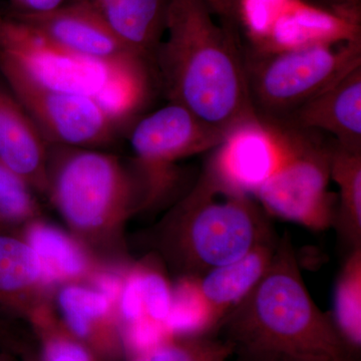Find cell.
<instances>
[{
    "label": "cell",
    "instance_id": "6da1fadb",
    "mask_svg": "<svg viewBox=\"0 0 361 361\" xmlns=\"http://www.w3.org/2000/svg\"><path fill=\"white\" fill-rule=\"evenodd\" d=\"M212 14L204 0H171L153 66L171 104L228 133L257 115L237 28Z\"/></svg>",
    "mask_w": 361,
    "mask_h": 361
},
{
    "label": "cell",
    "instance_id": "7a4b0ae2",
    "mask_svg": "<svg viewBox=\"0 0 361 361\" xmlns=\"http://www.w3.org/2000/svg\"><path fill=\"white\" fill-rule=\"evenodd\" d=\"M219 332L235 351H273L307 361H361L329 313L316 305L287 234L280 237L265 274L226 317Z\"/></svg>",
    "mask_w": 361,
    "mask_h": 361
},
{
    "label": "cell",
    "instance_id": "3957f363",
    "mask_svg": "<svg viewBox=\"0 0 361 361\" xmlns=\"http://www.w3.org/2000/svg\"><path fill=\"white\" fill-rule=\"evenodd\" d=\"M45 196L73 236L104 262H126L128 221L142 211V192L134 172L118 157L71 148L49 156Z\"/></svg>",
    "mask_w": 361,
    "mask_h": 361
},
{
    "label": "cell",
    "instance_id": "277c9868",
    "mask_svg": "<svg viewBox=\"0 0 361 361\" xmlns=\"http://www.w3.org/2000/svg\"><path fill=\"white\" fill-rule=\"evenodd\" d=\"M276 237L251 197L218 194L200 176L157 226L153 243L178 276H201Z\"/></svg>",
    "mask_w": 361,
    "mask_h": 361
},
{
    "label": "cell",
    "instance_id": "5b68a950",
    "mask_svg": "<svg viewBox=\"0 0 361 361\" xmlns=\"http://www.w3.org/2000/svg\"><path fill=\"white\" fill-rule=\"evenodd\" d=\"M0 65L49 89L92 97L120 125L146 104L154 68L148 61L111 66L82 58L11 11H0Z\"/></svg>",
    "mask_w": 361,
    "mask_h": 361
},
{
    "label": "cell",
    "instance_id": "8992f818",
    "mask_svg": "<svg viewBox=\"0 0 361 361\" xmlns=\"http://www.w3.org/2000/svg\"><path fill=\"white\" fill-rule=\"evenodd\" d=\"M276 54L245 52L256 115L284 121L361 66V40Z\"/></svg>",
    "mask_w": 361,
    "mask_h": 361
},
{
    "label": "cell",
    "instance_id": "52a82bcc",
    "mask_svg": "<svg viewBox=\"0 0 361 361\" xmlns=\"http://www.w3.org/2000/svg\"><path fill=\"white\" fill-rule=\"evenodd\" d=\"M227 134L171 103L137 123L130 145L141 188L142 211L154 208L172 195L179 182L178 161L212 151Z\"/></svg>",
    "mask_w": 361,
    "mask_h": 361
},
{
    "label": "cell",
    "instance_id": "ba28073f",
    "mask_svg": "<svg viewBox=\"0 0 361 361\" xmlns=\"http://www.w3.org/2000/svg\"><path fill=\"white\" fill-rule=\"evenodd\" d=\"M323 135L299 127L290 157L254 195L268 216L290 221L311 231L334 227L337 196L329 190L332 140Z\"/></svg>",
    "mask_w": 361,
    "mask_h": 361
},
{
    "label": "cell",
    "instance_id": "9c48e42d",
    "mask_svg": "<svg viewBox=\"0 0 361 361\" xmlns=\"http://www.w3.org/2000/svg\"><path fill=\"white\" fill-rule=\"evenodd\" d=\"M298 133L287 121L257 116L228 132L200 176L218 194L251 197L290 157Z\"/></svg>",
    "mask_w": 361,
    "mask_h": 361
},
{
    "label": "cell",
    "instance_id": "30bf717a",
    "mask_svg": "<svg viewBox=\"0 0 361 361\" xmlns=\"http://www.w3.org/2000/svg\"><path fill=\"white\" fill-rule=\"evenodd\" d=\"M0 73L47 142L94 148L111 142L121 126L92 97L49 89L11 66L0 65Z\"/></svg>",
    "mask_w": 361,
    "mask_h": 361
},
{
    "label": "cell",
    "instance_id": "8fae6325",
    "mask_svg": "<svg viewBox=\"0 0 361 361\" xmlns=\"http://www.w3.org/2000/svg\"><path fill=\"white\" fill-rule=\"evenodd\" d=\"M11 11L54 44L82 58L111 66L149 61L132 51L103 18L82 4L66 2L42 13Z\"/></svg>",
    "mask_w": 361,
    "mask_h": 361
},
{
    "label": "cell",
    "instance_id": "7c38bea8",
    "mask_svg": "<svg viewBox=\"0 0 361 361\" xmlns=\"http://www.w3.org/2000/svg\"><path fill=\"white\" fill-rule=\"evenodd\" d=\"M56 287L18 231H0V310L28 323L54 307Z\"/></svg>",
    "mask_w": 361,
    "mask_h": 361
},
{
    "label": "cell",
    "instance_id": "4fadbf2b",
    "mask_svg": "<svg viewBox=\"0 0 361 361\" xmlns=\"http://www.w3.org/2000/svg\"><path fill=\"white\" fill-rule=\"evenodd\" d=\"M54 307L66 327L97 361H125L122 327L115 304L87 283L56 287Z\"/></svg>",
    "mask_w": 361,
    "mask_h": 361
},
{
    "label": "cell",
    "instance_id": "5bb4252c",
    "mask_svg": "<svg viewBox=\"0 0 361 361\" xmlns=\"http://www.w3.org/2000/svg\"><path fill=\"white\" fill-rule=\"evenodd\" d=\"M361 16L346 13L306 0H293L285 9L264 44L253 54H276L316 45H337L361 40Z\"/></svg>",
    "mask_w": 361,
    "mask_h": 361
},
{
    "label": "cell",
    "instance_id": "9a60e30c",
    "mask_svg": "<svg viewBox=\"0 0 361 361\" xmlns=\"http://www.w3.org/2000/svg\"><path fill=\"white\" fill-rule=\"evenodd\" d=\"M49 156L42 130L6 85H0V160L45 196Z\"/></svg>",
    "mask_w": 361,
    "mask_h": 361
},
{
    "label": "cell",
    "instance_id": "2e32d148",
    "mask_svg": "<svg viewBox=\"0 0 361 361\" xmlns=\"http://www.w3.org/2000/svg\"><path fill=\"white\" fill-rule=\"evenodd\" d=\"M284 121L326 133L344 146L361 148V66Z\"/></svg>",
    "mask_w": 361,
    "mask_h": 361
},
{
    "label": "cell",
    "instance_id": "e0dca14e",
    "mask_svg": "<svg viewBox=\"0 0 361 361\" xmlns=\"http://www.w3.org/2000/svg\"><path fill=\"white\" fill-rule=\"evenodd\" d=\"M42 261L54 286L89 283L104 261L94 256L71 233L42 218L21 226L18 230Z\"/></svg>",
    "mask_w": 361,
    "mask_h": 361
},
{
    "label": "cell",
    "instance_id": "ac0fdd59",
    "mask_svg": "<svg viewBox=\"0 0 361 361\" xmlns=\"http://www.w3.org/2000/svg\"><path fill=\"white\" fill-rule=\"evenodd\" d=\"M92 9L132 51L153 63L171 0H68Z\"/></svg>",
    "mask_w": 361,
    "mask_h": 361
},
{
    "label": "cell",
    "instance_id": "d6986e66",
    "mask_svg": "<svg viewBox=\"0 0 361 361\" xmlns=\"http://www.w3.org/2000/svg\"><path fill=\"white\" fill-rule=\"evenodd\" d=\"M280 237L265 242L243 257L197 276L199 289L221 320L253 290L272 262Z\"/></svg>",
    "mask_w": 361,
    "mask_h": 361
},
{
    "label": "cell",
    "instance_id": "ffe728a7",
    "mask_svg": "<svg viewBox=\"0 0 361 361\" xmlns=\"http://www.w3.org/2000/svg\"><path fill=\"white\" fill-rule=\"evenodd\" d=\"M330 179L338 187L334 228L349 251L361 246V148L332 140Z\"/></svg>",
    "mask_w": 361,
    "mask_h": 361
},
{
    "label": "cell",
    "instance_id": "44dd1931",
    "mask_svg": "<svg viewBox=\"0 0 361 361\" xmlns=\"http://www.w3.org/2000/svg\"><path fill=\"white\" fill-rule=\"evenodd\" d=\"M221 320L199 289L197 276H179L173 284L172 305L167 320L172 337L218 336Z\"/></svg>",
    "mask_w": 361,
    "mask_h": 361
},
{
    "label": "cell",
    "instance_id": "7402d4cb",
    "mask_svg": "<svg viewBox=\"0 0 361 361\" xmlns=\"http://www.w3.org/2000/svg\"><path fill=\"white\" fill-rule=\"evenodd\" d=\"M342 339L356 355H361V246L348 251L334 292V310L329 313Z\"/></svg>",
    "mask_w": 361,
    "mask_h": 361
},
{
    "label": "cell",
    "instance_id": "603a6c76",
    "mask_svg": "<svg viewBox=\"0 0 361 361\" xmlns=\"http://www.w3.org/2000/svg\"><path fill=\"white\" fill-rule=\"evenodd\" d=\"M35 337L39 361H97L59 317L56 307L39 313L27 323Z\"/></svg>",
    "mask_w": 361,
    "mask_h": 361
},
{
    "label": "cell",
    "instance_id": "cb8c5ba5",
    "mask_svg": "<svg viewBox=\"0 0 361 361\" xmlns=\"http://www.w3.org/2000/svg\"><path fill=\"white\" fill-rule=\"evenodd\" d=\"M232 343L218 336L174 337L125 361H229Z\"/></svg>",
    "mask_w": 361,
    "mask_h": 361
},
{
    "label": "cell",
    "instance_id": "d4e9b609",
    "mask_svg": "<svg viewBox=\"0 0 361 361\" xmlns=\"http://www.w3.org/2000/svg\"><path fill=\"white\" fill-rule=\"evenodd\" d=\"M0 215L14 229L42 218L32 188L0 160Z\"/></svg>",
    "mask_w": 361,
    "mask_h": 361
},
{
    "label": "cell",
    "instance_id": "484cf974",
    "mask_svg": "<svg viewBox=\"0 0 361 361\" xmlns=\"http://www.w3.org/2000/svg\"><path fill=\"white\" fill-rule=\"evenodd\" d=\"M293 0H238L237 25L243 27L251 47L256 51L264 44L273 25Z\"/></svg>",
    "mask_w": 361,
    "mask_h": 361
},
{
    "label": "cell",
    "instance_id": "4316f807",
    "mask_svg": "<svg viewBox=\"0 0 361 361\" xmlns=\"http://www.w3.org/2000/svg\"><path fill=\"white\" fill-rule=\"evenodd\" d=\"M32 349V341L27 334L7 318L0 316V350L21 357Z\"/></svg>",
    "mask_w": 361,
    "mask_h": 361
},
{
    "label": "cell",
    "instance_id": "83f0119b",
    "mask_svg": "<svg viewBox=\"0 0 361 361\" xmlns=\"http://www.w3.org/2000/svg\"><path fill=\"white\" fill-rule=\"evenodd\" d=\"M13 11L18 13H42L59 8L68 0H11Z\"/></svg>",
    "mask_w": 361,
    "mask_h": 361
},
{
    "label": "cell",
    "instance_id": "f1b7e54d",
    "mask_svg": "<svg viewBox=\"0 0 361 361\" xmlns=\"http://www.w3.org/2000/svg\"><path fill=\"white\" fill-rule=\"evenodd\" d=\"M214 14L219 16L224 25L237 28V4L238 0H204Z\"/></svg>",
    "mask_w": 361,
    "mask_h": 361
},
{
    "label": "cell",
    "instance_id": "f546056e",
    "mask_svg": "<svg viewBox=\"0 0 361 361\" xmlns=\"http://www.w3.org/2000/svg\"><path fill=\"white\" fill-rule=\"evenodd\" d=\"M233 361H307L273 351H235Z\"/></svg>",
    "mask_w": 361,
    "mask_h": 361
},
{
    "label": "cell",
    "instance_id": "4dcf8cb0",
    "mask_svg": "<svg viewBox=\"0 0 361 361\" xmlns=\"http://www.w3.org/2000/svg\"><path fill=\"white\" fill-rule=\"evenodd\" d=\"M323 6L343 13L361 16L360 0H322Z\"/></svg>",
    "mask_w": 361,
    "mask_h": 361
},
{
    "label": "cell",
    "instance_id": "1f68e13d",
    "mask_svg": "<svg viewBox=\"0 0 361 361\" xmlns=\"http://www.w3.org/2000/svg\"><path fill=\"white\" fill-rule=\"evenodd\" d=\"M21 361H39V355H37V351L35 349L28 351L25 355L21 356Z\"/></svg>",
    "mask_w": 361,
    "mask_h": 361
},
{
    "label": "cell",
    "instance_id": "d6a6232c",
    "mask_svg": "<svg viewBox=\"0 0 361 361\" xmlns=\"http://www.w3.org/2000/svg\"><path fill=\"white\" fill-rule=\"evenodd\" d=\"M0 231H18V230L11 227V226L1 217V215H0Z\"/></svg>",
    "mask_w": 361,
    "mask_h": 361
},
{
    "label": "cell",
    "instance_id": "836d02e7",
    "mask_svg": "<svg viewBox=\"0 0 361 361\" xmlns=\"http://www.w3.org/2000/svg\"><path fill=\"white\" fill-rule=\"evenodd\" d=\"M0 361H13V355L0 350Z\"/></svg>",
    "mask_w": 361,
    "mask_h": 361
}]
</instances>
